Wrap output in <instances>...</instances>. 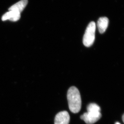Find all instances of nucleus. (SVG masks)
<instances>
[{
	"label": "nucleus",
	"instance_id": "f257e3e1",
	"mask_svg": "<svg viewBox=\"0 0 124 124\" xmlns=\"http://www.w3.org/2000/svg\"><path fill=\"white\" fill-rule=\"evenodd\" d=\"M69 109L71 112L77 113L80 110L82 101L80 92L77 88L71 86L69 88L67 93Z\"/></svg>",
	"mask_w": 124,
	"mask_h": 124
},
{
	"label": "nucleus",
	"instance_id": "f03ea898",
	"mask_svg": "<svg viewBox=\"0 0 124 124\" xmlns=\"http://www.w3.org/2000/svg\"><path fill=\"white\" fill-rule=\"evenodd\" d=\"M96 29V24L93 21L91 22L88 25L83 37V44L85 47H90L94 43L95 40Z\"/></svg>",
	"mask_w": 124,
	"mask_h": 124
},
{
	"label": "nucleus",
	"instance_id": "7ed1b4c3",
	"mask_svg": "<svg viewBox=\"0 0 124 124\" xmlns=\"http://www.w3.org/2000/svg\"><path fill=\"white\" fill-rule=\"evenodd\" d=\"M102 117L101 111L97 110H87L80 116V118L87 124H93L96 123Z\"/></svg>",
	"mask_w": 124,
	"mask_h": 124
},
{
	"label": "nucleus",
	"instance_id": "20e7f679",
	"mask_svg": "<svg viewBox=\"0 0 124 124\" xmlns=\"http://www.w3.org/2000/svg\"><path fill=\"white\" fill-rule=\"evenodd\" d=\"M70 121V116L66 111L59 112L55 116L54 124H69Z\"/></svg>",
	"mask_w": 124,
	"mask_h": 124
},
{
	"label": "nucleus",
	"instance_id": "39448f33",
	"mask_svg": "<svg viewBox=\"0 0 124 124\" xmlns=\"http://www.w3.org/2000/svg\"><path fill=\"white\" fill-rule=\"evenodd\" d=\"M21 18V13L17 11L9 10L5 13L2 17V21L9 20L10 21L16 22L19 20Z\"/></svg>",
	"mask_w": 124,
	"mask_h": 124
},
{
	"label": "nucleus",
	"instance_id": "423d86ee",
	"mask_svg": "<svg viewBox=\"0 0 124 124\" xmlns=\"http://www.w3.org/2000/svg\"><path fill=\"white\" fill-rule=\"evenodd\" d=\"M109 23V20L106 17L100 18L97 22V26L100 33L102 34L106 31Z\"/></svg>",
	"mask_w": 124,
	"mask_h": 124
},
{
	"label": "nucleus",
	"instance_id": "0eeeda50",
	"mask_svg": "<svg viewBox=\"0 0 124 124\" xmlns=\"http://www.w3.org/2000/svg\"><path fill=\"white\" fill-rule=\"evenodd\" d=\"M27 4V0H21L10 7L8 10L17 11L21 13L25 9Z\"/></svg>",
	"mask_w": 124,
	"mask_h": 124
},
{
	"label": "nucleus",
	"instance_id": "6e6552de",
	"mask_svg": "<svg viewBox=\"0 0 124 124\" xmlns=\"http://www.w3.org/2000/svg\"><path fill=\"white\" fill-rule=\"evenodd\" d=\"M124 115H123V117H122V119H123V122H124Z\"/></svg>",
	"mask_w": 124,
	"mask_h": 124
},
{
	"label": "nucleus",
	"instance_id": "1a4fd4ad",
	"mask_svg": "<svg viewBox=\"0 0 124 124\" xmlns=\"http://www.w3.org/2000/svg\"><path fill=\"white\" fill-rule=\"evenodd\" d=\"M115 124H121L119 123H118V122H116V123H115Z\"/></svg>",
	"mask_w": 124,
	"mask_h": 124
}]
</instances>
